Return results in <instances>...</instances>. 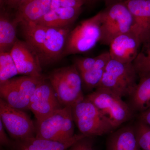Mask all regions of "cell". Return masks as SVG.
Returning <instances> with one entry per match:
<instances>
[{"label":"cell","mask_w":150,"mask_h":150,"mask_svg":"<svg viewBox=\"0 0 150 150\" xmlns=\"http://www.w3.org/2000/svg\"><path fill=\"white\" fill-rule=\"evenodd\" d=\"M86 137L83 134H75L68 141L56 142L37 138H26L23 139L13 141L10 150H67L78 140Z\"/></svg>","instance_id":"obj_15"},{"label":"cell","mask_w":150,"mask_h":150,"mask_svg":"<svg viewBox=\"0 0 150 150\" xmlns=\"http://www.w3.org/2000/svg\"><path fill=\"white\" fill-rule=\"evenodd\" d=\"M43 77L24 76L0 83L1 98L15 108L28 110L30 98Z\"/></svg>","instance_id":"obj_9"},{"label":"cell","mask_w":150,"mask_h":150,"mask_svg":"<svg viewBox=\"0 0 150 150\" xmlns=\"http://www.w3.org/2000/svg\"><path fill=\"white\" fill-rule=\"evenodd\" d=\"M140 113L139 120L150 126V106L146 110Z\"/></svg>","instance_id":"obj_30"},{"label":"cell","mask_w":150,"mask_h":150,"mask_svg":"<svg viewBox=\"0 0 150 150\" xmlns=\"http://www.w3.org/2000/svg\"><path fill=\"white\" fill-rule=\"evenodd\" d=\"M25 42L38 56L41 67L55 64L64 56L71 26L48 27L32 22H22Z\"/></svg>","instance_id":"obj_1"},{"label":"cell","mask_w":150,"mask_h":150,"mask_svg":"<svg viewBox=\"0 0 150 150\" xmlns=\"http://www.w3.org/2000/svg\"><path fill=\"white\" fill-rule=\"evenodd\" d=\"M106 150H141L134 126L121 127L109 134L106 143Z\"/></svg>","instance_id":"obj_18"},{"label":"cell","mask_w":150,"mask_h":150,"mask_svg":"<svg viewBox=\"0 0 150 150\" xmlns=\"http://www.w3.org/2000/svg\"><path fill=\"white\" fill-rule=\"evenodd\" d=\"M19 74L10 52H0V83Z\"/></svg>","instance_id":"obj_22"},{"label":"cell","mask_w":150,"mask_h":150,"mask_svg":"<svg viewBox=\"0 0 150 150\" xmlns=\"http://www.w3.org/2000/svg\"><path fill=\"white\" fill-rule=\"evenodd\" d=\"M48 79L62 106L72 108L85 99L81 77L74 64L54 70Z\"/></svg>","instance_id":"obj_2"},{"label":"cell","mask_w":150,"mask_h":150,"mask_svg":"<svg viewBox=\"0 0 150 150\" xmlns=\"http://www.w3.org/2000/svg\"><path fill=\"white\" fill-rule=\"evenodd\" d=\"M0 120L14 141L35 137V126L24 110L0 99Z\"/></svg>","instance_id":"obj_10"},{"label":"cell","mask_w":150,"mask_h":150,"mask_svg":"<svg viewBox=\"0 0 150 150\" xmlns=\"http://www.w3.org/2000/svg\"><path fill=\"white\" fill-rule=\"evenodd\" d=\"M85 98L97 108L115 129L133 117L129 105L121 97L105 89L98 88Z\"/></svg>","instance_id":"obj_8"},{"label":"cell","mask_w":150,"mask_h":150,"mask_svg":"<svg viewBox=\"0 0 150 150\" xmlns=\"http://www.w3.org/2000/svg\"><path fill=\"white\" fill-rule=\"evenodd\" d=\"M101 11L81 21L71 30L67 38L64 56L83 54L94 48L101 37Z\"/></svg>","instance_id":"obj_5"},{"label":"cell","mask_w":150,"mask_h":150,"mask_svg":"<svg viewBox=\"0 0 150 150\" xmlns=\"http://www.w3.org/2000/svg\"><path fill=\"white\" fill-rule=\"evenodd\" d=\"M52 0H26L16 11L17 23H36L51 10Z\"/></svg>","instance_id":"obj_16"},{"label":"cell","mask_w":150,"mask_h":150,"mask_svg":"<svg viewBox=\"0 0 150 150\" xmlns=\"http://www.w3.org/2000/svg\"><path fill=\"white\" fill-rule=\"evenodd\" d=\"M99 0H85L86 4H87L88 5L96 3Z\"/></svg>","instance_id":"obj_32"},{"label":"cell","mask_w":150,"mask_h":150,"mask_svg":"<svg viewBox=\"0 0 150 150\" xmlns=\"http://www.w3.org/2000/svg\"><path fill=\"white\" fill-rule=\"evenodd\" d=\"M26 1V0H0L1 8L11 11H16Z\"/></svg>","instance_id":"obj_28"},{"label":"cell","mask_w":150,"mask_h":150,"mask_svg":"<svg viewBox=\"0 0 150 150\" xmlns=\"http://www.w3.org/2000/svg\"><path fill=\"white\" fill-rule=\"evenodd\" d=\"M105 3V6H107L113 4V3L121 1L122 0H103Z\"/></svg>","instance_id":"obj_31"},{"label":"cell","mask_w":150,"mask_h":150,"mask_svg":"<svg viewBox=\"0 0 150 150\" xmlns=\"http://www.w3.org/2000/svg\"><path fill=\"white\" fill-rule=\"evenodd\" d=\"M62 107L50 82L43 77L30 98L28 110L39 122Z\"/></svg>","instance_id":"obj_11"},{"label":"cell","mask_w":150,"mask_h":150,"mask_svg":"<svg viewBox=\"0 0 150 150\" xmlns=\"http://www.w3.org/2000/svg\"><path fill=\"white\" fill-rule=\"evenodd\" d=\"M110 59L109 52L103 53L97 56L96 62L91 69L80 74L83 83L87 88L96 89L98 87Z\"/></svg>","instance_id":"obj_21"},{"label":"cell","mask_w":150,"mask_h":150,"mask_svg":"<svg viewBox=\"0 0 150 150\" xmlns=\"http://www.w3.org/2000/svg\"><path fill=\"white\" fill-rule=\"evenodd\" d=\"M85 0H52L51 9L59 7L82 8Z\"/></svg>","instance_id":"obj_26"},{"label":"cell","mask_w":150,"mask_h":150,"mask_svg":"<svg viewBox=\"0 0 150 150\" xmlns=\"http://www.w3.org/2000/svg\"><path fill=\"white\" fill-rule=\"evenodd\" d=\"M138 76L133 63H123L110 59L97 88L105 89L122 98L129 97L137 86Z\"/></svg>","instance_id":"obj_3"},{"label":"cell","mask_w":150,"mask_h":150,"mask_svg":"<svg viewBox=\"0 0 150 150\" xmlns=\"http://www.w3.org/2000/svg\"><path fill=\"white\" fill-rule=\"evenodd\" d=\"M134 23L133 16L123 1L106 6L101 11L100 43L109 46L115 38L132 30Z\"/></svg>","instance_id":"obj_6"},{"label":"cell","mask_w":150,"mask_h":150,"mask_svg":"<svg viewBox=\"0 0 150 150\" xmlns=\"http://www.w3.org/2000/svg\"><path fill=\"white\" fill-rule=\"evenodd\" d=\"M135 127L141 150H150V126L139 120Z\"/></svg>","instance_id":"obj_24"},{"label":"cell","mask_w":150,"mask_h":150,"mask_svg":"<svg viewBox=\"0 0 150 150\" xmlns=\"http://www.w3.org/2000/svg\"><path fill=\"white\" fill-rule=\"evenodd\" d=\"M13 143V141H11L8 137L5 131L4 126L2 121L0 120V144L1 146L10 148L12 145Z\"/></svg>","instance_id":"obj_29"},{"label":"cell","mask_w":150,"mask_h":150,"mask_svg":"<svg viewBox=\"0 0 150 150\" xmlns=\"http://www.w3.org/2000/svg\"><path fill=\"white\" fill-rule=\"evenodd\" d=\"M72 113L78 129L86 137L103 136L115 130L97 108L85 98L73 106Z\"/></svg>","instance_id":"obj_7"},{"label":"cell","mask_w":150,"mask_h":150,"mask_svg":"<svg viewBox=\"0 0 150 150\" xmlns=\"http://www.w3.org/2000/svg\"><path fill=\"white\" fill-rule=\"evenodd\" d=\"M142 45V49L133 63L138 75L150 74V38Z\"/></svg>","instance_id":"obj_23"},{"label":"cell","mask_w":150,"mask_h":150,"mask_svg":"<svg viewBox=\"0 0 150 150\" xmlns=\"http://www.w3.org/2000/svg\"><path fill=\"white\" fill-rule=\"evenodd\" d=\"M134 19L132 30L142 44L150 38V0H122Z\"/></svg>","instance_id":"obj_14"},{"label":"cell","mask_w":150,"mask_h":150,"mask_svg":"<svg viewBox=\"0 0 150 150\" xmlns=\"http://www.w3.org/2000/svg\"><path fill=\"white\" fill-rule=\"evenodd\" d=\"M97 59L94 57L80 58L75 60L74 64L80 74L89 71L93 68Z\"/></svg>","instance_id":"obj_25"},{"label":"cell","mask_w":150,"mask_h":150,"mask_svg":"<svg viewBox=\"0 0 150 150\" xmlns=\"http://www.w3.org/2000/svg\"><path fill=\"white\" fill-rule=\"evenodd\" d=\"M19 74L40 78L42 67L38 56L25 41L17 39L10 51Z\"/></svg>","instance_id":"obj_12"},{"label":"cell","mask_w":150,"mask_h":150,"mask_svg":"<svg viewBox=\"0 0 150 150\" xmlns=\"http://www.w3.org/2000/svg\"><path fill=\"white\" fill-rule=\"evenodd\" d=\"M142 45L140 38L132 30L118 35L109 45L110 59L123 63H133Z\"/></svg>","instance_id":"obj_13"},{"label":"cell","mask_w":150,"mask_h":150,"mask_svg":"<svg viewBox=\"0 0 150 150\" xmlns=\"http://www.w3.org/2000/svg\"><path fill=\"white\" fill-rule=\"evenodd\" d=\"M18 24L14 19H11L10 11L1 8L0 52H10L18 39L16 37Z\"/></svg>","instance_id":"obj_20"},{"label":"cell","mask_w":150,"mask_h":150,"mask_svg":"<svg viewBox=\"0 0 150 150\" xmlns=\"http://www.w3.org/2000/svg\"><path fill=\"white\" fill-rule=\"evenodd\" d=\"M72 108L63 106L39 122H36L35 137L64 142L74 136Z\"/></svg>","instance_id":"obj_4"},{"label":"cell","mask_w":150,"mask_h":150,"mask_svg":"<svg viewBox=\"0 0 150 150\" xmlns=\"http://www.w3.org/2000/svg\"><path fill=\"white\" fill-rule=\"evenodd\" d=\"M67 150H94L92 137H85L78 140Z\"/></svg>","instance_id":"obj_27"},{"label":"cell","mask_w":150,"mask_h":150,"mask_svg":"<svg viewBox=\"0 0 150 150\" xmlns=\"http://www.w3.org/2000/svg\"><path fill=\"white\" fill-rule=\"evenodd\" d=\"M82 8L59 7L51 9L36 23L48 27H70L76 20Z\"/></svg>","instance_id":"obj_17"},{"label":"cell","mask_w":150,"mask_h":150,"mask_svg":"<svg viewBox=\"0 0 150 150\" xmlns=\"http://www.w3.org/2000/svg\"><path fill=\"white\" fill-rule=\"evenodd\" d=\"M139 81L130 97L131 109L140 113L150 106V74L138 75Z\"/></svg>","instance_id":"obj_19"}]
</instances>
